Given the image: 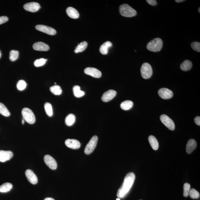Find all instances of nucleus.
<instances>
[{
  "mask_svg": "<svg viewBox=\"0 0 200 200\" xmlns=\"http://www.w3.org/2000/svg\"><path fill=\"white\" fill-rule=\"evenodd\" d=\"M135 179V175L133 173L130 172L126 174L123 184L118 190L117 194L118 198H123L125 196L132 188Z\"/></svg>",
  "mask_w": 200,
  "mask_h": 200,
  "instance_id": "1",
  "label": "nucleus"
},
{
  "mask_svg": "<svg viewBox=\"0 0 200 200\" xmlns=\"http://www.w3.org/2000/svg\"><path fill=\"white\" fill-rule=\"evenodd\" d=\"M119 12L122 16L130 18L137 15V12L133 8L126 4H123L119 6Z\"/></svg>",
  "mask_w": 200,
  "mask_h": 200,
  "instance_id": "2",
  "label": "nucleus"
},
{
  "mask_svg": "<svg viewBox=\"0 0 200 200\" xmlns=\"http://www.w3.org/2000/svg\"><path fill=\"white\" fill-rule=\"evenodd\" d=\"M163 45L162 40L160 38H156L149 42L146 48L150 51L158 52L161 50Z\"/></svg>",
  "mask_w": 200,
  "mask_h": 200,
  "instance_id": "3",
  "label": "nucleus"
},
{
  "mask_svg": "<svg viewBox=\"0 0 200 200\" xmlns=\"http://www.w3.org/2000/svg\"><path fill=\"white\" fill-rule=\"evenodd\" d=\"M22 114L23 119L27 123L30 124H33L35 123L36 118L31 110L28 108H24L22 109Z\"/></svg>",
  "mask_w": 200,
  "mask_h": 200,
  "instance_id": "4",
  "label": "nucleus"
},
{
  "mask_svg": "<svg viewBox=\"0 0 200 200\" xmlns=\"http://www.w3.org/2000/svg\"><path fill=\"white\" fill-rule=\"evenodd\" d=\"M141 76L145 79H148L151 77L153 70L151 65L148 63H145L142 65L140 69Z\"/></svg>",
  "mask_w": 200,
  "mask_h": 200,
  "instance_id": "5",
  "label": "nucleus"
},
{
  "mask_svg": "<svg viewBox=\"0 0 200 200\" xmlns=\"http://www.w3.org/2000/svg\"><path fill=\"white\" fill-rule=\"evenodd\" d=\"M98 141V137L96 136H94L91 138L84 149V152L86 154H90L94 151L97 145Z\"/></svg>",
  "mask_w": 200,
  "mask_h": 200,
  "instance_id": "6",
  "label": "nucleus"
},
{
  "mask_svg": "<svg viewBox=\"0 0 200 200\" xmlns=\"http://www.w3.org/2000/svg\"><path fill=\"white\" fill-rule=\"evenodd\" d=\"M160 120L162 123L170 130H174L175 129V125L174 121L167 115H162L160 116Z\"/></svg>",
  "mask_w": 200,
  "mask_h": 200,
  "instance_id": "7",
  "label": "nucleus"
},
{
  "mask_svg": "<svg viewBox=\"0 0 200 200\" xmlns=\"http://www.w3.org/2000/svg\"><path fill=\"white\" fill-rule=\"evenodd\" d=\"M35 28L36 30L48 35H54L56 33V30L53 28L45 25H37L35 26Z\"/></svg>",
  "mask_w": 200,
  "mask_h": 200,
  "instance_id": "8",
  "label": "nucleus"
},
{
  "mask_svg": "<svg viewBox=\"0 0 200 200\" xmlns=\"http://www.w3.org/2000/svg\"><path fill=\"white\" fill-rule=\"evenodd\" d=\"M45 163L51 170H56L57 167V163L56 160L49 155H46L44 157Z\"/></svg>",
  "mask_w": 200,
  "mask_h": 200,
  "instance_id": "9",
  "label": "nucleus"
},
{
  "mask_svg": "<svg viewBox=\"0 0 200 200\" xmlns=\"http://www.w3.org/2000/svg\"><path fill=\"white\" fill-rule=\"evenodd\" d=\"M84 72L88 75L95 78H100L102 76V73L100 70L94 67H88L84 70Z\"/></svg>",
  "mask_w": 200,
  "mask_h": 200,
  "instance_id": "10",
  "label": "nucleus"
},
{
  "mask_svg": "<svg viewBox=\"0 0 200 200\" xmlns=\"http://www.w3.org/2000/svg\"><path fill=\"white\" fill-rule=\"evenodd\" d=\"M158 93L160 98L164 99H170L172 98L173 96L172 91L166 88L160 89L159 90Z\"/></svg>",
  "mask_w": 200,
  "mask_h": 200,
  "instance_id": "11",
  "label": "nucleus"
},
{
  "mask_svg": "<svg viewBox=\"0 0 200 200\" xmlns=\"http://www.w3.org/2000/svg\"><path fill=\"white\" fill-rule=\"evenodd\" d=\"M23 8L25 10L28 12H35L40 9V6L37 2H32L25 4Z\"/></svg>",
  "mask_w": 200,
  "mask_h": 200,
  "instance_id": "12",
  "label": "nucleus"
},
{
  "mask_svg": "<svg viewBox=\"0 0 200 200\" xmlns=\"http://www.w3.org/2000/svg\"><path fill=\"white\" fill-rule=\"evenodd\" d=\"M116 91L114 90H108L103 94L101 99L104 102H109L116 96Z\"/></svg>",
  "mask_w": 200,
  "mask_h": 200,
  "instance_id": "13",
  "label": "nucleus"
},
{
  "mask_svg": "<svg viewBox=\"0 0 200 200\" xmlns=\"http://www.w3.org/2000/svg\"><path fill=\"white\" fill-rule=\"evenodd\" d=\"M66 145L70 148L77 149L81 147V143L78 140L74 139H67L65 142Z\"/></svg>",
  "mask_w": 200,
  "mask_h": 200,
  "instance_id": "14",
  "label": "nucleus"
},
{
  "mask_svg": "<svg viewBox=\"0 0 200 200\" xmlns=\"http://www.w3.org/2000/svg\"><path fill=\"white\" fill-rule=\"evenodd\" d=\"M25 175L28 181L31 184H37L38 182L37 177L32 170H27L25 172Z\"/></svg>",
  "mask_w": 200,
  "mask_h": 200,
  "instance_id": "15",
  "label": "nucleus"
},
{
  "mask_svg": "<svg viewBox=\"0 0 200 200\" xmlns=\"http://www.w3.org/2000/svg\"><path fill=\"white\" fill-rule=\"evenodd\" d=\"M13 156V153L11 151L0 150V162H4L10 160Z\"/></svg>",
  "mask_w": 200,
  "mask_h": 200,
  "instance_id": "16",
  "label": "nucleus"
},
{
  "mask_svg": "<svg viewBox=\"0 0 200 200\" xmlns=\"http://www.w3.org/2000/svg\"><path fill=\"white\" fill-rule=\"evenodd\" d=\"M34 50L40 51H47L49 49V45L42 42H36L33 45Z\"/></svg>",
  "mask_w": 200,
  "mask_h": 200,
  "instance_id": "17",
  "label": "nucleus"
},
{
  "mask_svg": "<svg viewBox=\"0 0 200 200\" xmlns=\"http://www.w3.org/2000/svg\"><path fill=\"white\" fill-rule=\"evenodd\" d=\"M67 15L70 18L72 19H77L79 16V14L78 11L75 8L73 7H69L66 10Z\"/></svg>",
  "mask_w": 200,
  "mask_h": 200,
  "instance_id": "18",
  "label": "nucleus"
},
{
  "mask_svg": "<svg viewBox=\"0 0 200 200\" xmlns=\"http://www.w3.org/2000/svg\"><path fill=\"white\" fill-rule=\"evenodd\" d=\"M197 143L194 139H191L188 140L186 146V152L188 154H191L196 149Z\"/></svg>",
  "mask_w": 200,
  "mask_h": 200,
  "instance_id": "19",
  "label": "nucleus"
},
{
  "mask_svg": "<svg viewBox=\"0 0 200 200\" xmlns=\"http://www.w3.org/2000/svg\"><path fill=\"white\" fill-rule=\"evenodd\" d=\"M148 139L150 146L153 150H157L159 147V145L158 141L156 138L153 135H150Z\"/></svg>",
  "mask_w": 200,
  "mask_h": 200,
  "instance_id": "20",
  "label": "nucleus"
},
{
  "mask_svg": "<svg viewBox=\"0 0 200 200\" xmlns=\"http://www.w3.org/2000/svg\"><path fill=\"white\" fill-rule=\"evenodd\" d=\"M112 46L111 42L107 41L104 43L100 48V52L103 55H106L108 53V48Z\"/></svg>",
  "mask_w": 200,
  "mask_h": 200,
  "instance_id": "21",
  "label": "nucleus"
},
{
  "mask_svg": "<svg viewBox=\"0 0 200 200\" xmlns=\"http://www.w3.org/2000/svg\"><path fill=\"white\" fill-rule=\"evenodd\" d=\"M192 67V63L188 60H184L180 66V68L183 71H187L190 70Z\"/></svg>",
  "mask_w": 200,
  "mask_h": 200,
  "instance_id": "22",
  "label": "nucleus"
},
{
  "mask_svg": "<svg viewBox=\"0 0 200 200\" xmlns=\"http://www.w3.org/2000/svg\"><path fill=\"white\" fill-rule=\"evenodd\" d=\"M88 45V43L87 42L84 41L81 42L79 44H78V45L76 48L74 50V52L78 53L84 51L87 48Z\"/></svg>",
  "mask_w": 200,
  "mask_h": 200,
  "instance_id": "23",
  "label": "nucleus"
},
{
  "mask_svg": "<svg viewBox=\"0 0 200 200\" xmlns=\"http://www.w3.org/2000/svg\"><path fill=\"white\" fill-rule=\"evenodd\" d=\"M76 117L75 115L73 114H69L66 117L65 119L66 124L68 126H71L74 124L75 122Z\"/></svg>",
  "mask_w": 200,
  "mask_h": 200,
  "instance_id": "24",
  "label": "nucleus"
},
{
  "mask_svg": "<svg viewBox=\"0 0 200 200\" xmlns=\"http://www.w3.org/2000/svg\"><path fill=\"white\" fill-rule=\"evenodd\" d=\"M73 91L74 96L77 98H81L85 95V92L81 91L80 87L78 85L74 86L73 88Z\"/></svg>",
  "mask_w": 200,
  "mask_h": 200,
  "instance_id": "25",
  "label": "nucleus"
},
{
  "mask_svg": "<svg viewBox=\"0 0 200 200\" xmlns=\"http://www.w3.org/2000/svg\"><path fill=\"white\" fill-rule=\"evenodd\" d=\"M133 102L132 101L128 100L122 102L121 104V107L123 110L127 111L133 107Z\"/></svg>",
  "mask_w": 200,
  "mask_h": 200,
  "instance_id": "26",
  "label": "nucleus"
},
{
  "mask_svg": "<svg viewBox=\"0 0 200 200\" xmlns=\"http://www.w3.org/2000/svg\"><path fill=\"white\" fill-rule=\"evenodd\" d=\"M12 188V184L11 183H4L0 186V192L6 193L11 191Z\"/></svg>",
  "mask_w": 200,
  "mask_h": 200,
  "instance_id": "27",
  "label": "nucleus"
},
{
  "mask_svg": "<svg viewBox=\"0 0 200 200\" xmlns=\"http://www.w3.org/2000/svg\"><path fill=\"white\" fill-rule=\"evenodd\" d=\"M0 113L6 117L10 116L11 113L5 106L0 102Z\"/></svg>",
  "mask_w": 200,
  "mask_h": 200,
  "instance_id": "28",
  "label": "nucleus"
},
{
  "mask_svg": "<svg viewBox=\"0 0 200 200\" xmlns=\"http://www.w3.org/2000/svg\"><path fill=\"white\" fill-rule=\"evenodd\" d=\"M50 90L52 93L56 95H60L62 93L61 87L57 85H55L50 87Z\"/></svg>",
  "mask_w": 200,
  "mask_h": 200,
  "instance_id": "29",
  "label": "nucleus"
},
{
  "mask_svg": "<svg viewBox=\"0 0 200 200\" xmlns=\"http://www.w3.org/2000/svg\"><path fill=\"white\" fill-rule=\"evenodd\" d=\"M44 108L48 116L51 117L53 115L52 107L51 104L48 102H46L45 104Z\"/></svg>",
  "mask_w": 200,
  "mask_h": 200,
  "instance_id": "30",
  "label": "nucleus"
},
{
  "mask_svg": "<svg viewBox=\"0 0 200 200\" xmlns=\"http://www.w3.org/2000/svg\"><path fill=\"white\" fill-rule=\"evenodd\" d=\"M19 52L16 50H12L10 52L9 59L12 61H15L19 57Z\"/></svg>",
  "mask_w": 200,
  "mask_h": 200,
  "instance_id": "31",
  "label": "nucleus"
},
{
  "mask_svg": "<svg viewBox=\"0 0 200 200\" xmlns=\"http://www.w3.org/2000/svg\"><path fill=\"white\" fill-rule=\"evenodd\" d=\"M189 195L191 198L193 199H198L200 197L199 193L194 189H191L190 190Z\"/></svg>",
  "mask_w": 200,
  "mask_h": 200,
  "instance_id": "32",
  "label": "nucleus"
},
{
  "mask_svg": "<svg viewBox=\"0 0 200 200\" xmlns=\"http://www.w3.org/2000/svg\"><path fill=\"white\" fill-rule=\"evenodd\" d=\"M191 190V185L189 183H185L184 186V196L187 197L189 195V191Z\"/></svg>",
  "mask_w": 200,
  "mask_h": 200,
  "instance_id": "33",
  "label": "nucleus"
},
{
  "mask_svg": "<svg viewBox=\"0 0 200 200\" xmlns=\"http://www.w3.org/2000/svg\"><path fill=\"white\" fill-rule=\"evenodd\" d=\"M26 84L23 80H21L18 81L17 84V88L19 91H23L26 88Z\"/></svg>",
  "mask_w": 200,
  "mask_h": 200,
  "instance_id": "34",
  "label": "nucleus"
},
{
  "mask_svg": "<svg viewBox=\"0 0 200 200\" xmlns=\"http://www.w3.org/2000/svg\"><path fill=\"white\" fill-rule=\"evenodd\" d=\"M47 60L44 58H40L39 60H36L34 62V65L36 67H41L44 65Z\"/></svg>",
  "mask_w": 200,
  "mask_h": 200,
  "instance_id": "35",
  "label": "nucleus"
},
{
  "mask_svg": "<svg viewBox=\"0 0 200 200\" xmlns=\"http://www.w3.org/2000/svg\"><path fill=\"white\" fill-rule=\"evenodd\" d=\"M191 46L192 49L195 51L200 52V43L199 42H194L191 43Z\"/></svg>",
  "mask_w": 200,
  "mask_h": 200,
  "instance_id": "36",
  "label": "nucleus"
},
{
  "mask_svg": "<svg viewBox=\"0 0 200 200\" xmlns=\"http://www.w3.org/2000/svg\"><path fill=\"white\" fill-rule=\"evenodd\" d=\"M8 21V18L7 16H0V25L5 23Z\"/></svg>",
  "mask_w": 200,
  "mask_h": 200,
  "instance_id": "37",
  "label": "nucleus"
},
{
  "mask_svg": "<svg viewBox=\"0 0 200 200\" xmlns=\"http://www.w3.org/2000/svg\"><path fill=\"white\" fill-rule=\"evenodd\" d=\"M146 1L149 5L153 6L156 5L157 4V1L156 0H147Z\"/></svg>",
  "mask_w": 200,
  "mask_h": 200,
  "instance_id": "38",
  "label": "nucleus"
},
{
  "mask_svg": "<svg viewBox=\"0 0 200 200\" xmlns=\"http://www.w3.org/2000/svg\"><path fill=\"white\" fill-rule=\"evenodd\" d=\"M194 121H195V123L196 124V125L200 126V116H197L195 117V119H194Z\"/></svg>",
  "mask_w": 200,
  "mask_h": 200,
  "instance_id": "39",
  "label": "nucleus"
},
{
  "mask_svg": "<svg viewBox=\"0 0 200 200\" xmlns=\"http://www.w3.org/2000/svg\"><path fill=\"white\" fill-rule=\"evenodd\" d=\"M44 200H55L53 198H47L45 199Z\"/></svg>",
  "mask_w": 200,
  "mask_h": 200,
  "instance_id": "40",
  "label": "nucleus"
},
{
  "mask_svg": "<svg viewBox=\"0 0 200 200\" xmlns=\"http://www.w3.org/2000/svg\"><path fill=\"white\" fill-rule=\"evenodd\" d=\"M184 0H176L175 2L177 3H179L184 2Z\"/></svg>",
  "mask_w": 200,
  "mask_h": 200,
  "instance_id": "41",
  "label": "nucleus"
},
{
  "mask_svg": "<svg viewBox=\"0 0 200 200\" xmlns=\"http://www.w3.org/2000/svg\"><path fill=\"white\" fill-rule=\"evenodd\" d=\"M24 121H25L24 119L23 120H22V124H23L24 123Z\"/></svg>",
  "mask_w": 200,
  "mask_h": 200,
  "instance_id": "42",
  "label": "nucleus"
},
{
  "mask_svg": "<svg viewBox=\"0 0 200 200\" xmlns=\"http://www.w3.org/2000/svg\"><path fill=\"white\" fill-rule=\"evenodd\" d=\"M200 8H199V9H198V12H199V13H200Z\"/></svg>",
  "mask_w": 200,
  "mask_h": 200,
  "instance_id": "43",
  "label": "nucleus"
},
{
  "mask_svg": "<svg viewBox=\"0 0 200 200\" xmlns=\"http://www.w3.org/2000/svg\"><path fill=\"white\" fill-rule=\"evenodd\" d=\"M1 52L0 51V58H1Z\"/></svg>",
  "mask_w": 200,
  "mask_h": 200,
  "instance_id": "44",
  "label": "nucleus"
},
{
  "mask_svg": "<svg viewBox=\"0 0 200 200\" xmlns=\"http://www.w3.org/2000/svg\"><path fill=\"white\" fill-rule=\"evenodd\" d=\"M116 200H120V199L119 198L117 199Z\"/></svg>",
  "mask_w": 200,
  "mask_h": 200,
  "instance_id": "45",
  "label": "nucleus"
}]
</instances>
